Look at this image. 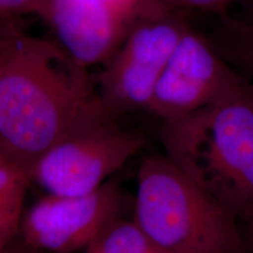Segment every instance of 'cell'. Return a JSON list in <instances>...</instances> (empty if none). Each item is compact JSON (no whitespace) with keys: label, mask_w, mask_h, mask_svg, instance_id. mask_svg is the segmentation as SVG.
I'll use <instances>...</instances> for the list:
<instances>
[{"label":"cell","mask_w":253,"mask_h":253,"mask_svg":"<svg viewBox=\"0 0 253 253\" xmlns=\"http://www.w3.org/2000/svg\"><path fill=\"white\" fill-rule=\"evenodd\" d=\"M88 69L54 39L0 23V155L27 176L50 147L114 121Z\"/></svg>","instance_id":"obj_1"},{"label":"cell","mask_w":253,"mask_h":253,"mask_svg":"<svg viewBox=\"0 0 253 253\" xmlns=\"http://www.w3.org/2000/svg\"><path fill=\"white\" fill-rule=\"evenodd\" d=\"M161 144L243 226L253 225V82L240 75L204 108L163 122Z\"/></svg>","instance_id":"obj_2"},{"label":"cell","mask_w":253,"mask_h":253,"mask_svg":"<svg viewBox=\"0 0 253 253\" xmlns=\"http://www.w3.org/2000/svg\"><path fill=\"white\" fill-rule=\"evenodd\" d=\"M132 219L157 253H249L242 224L167 155L137 170Z\"/></svg>","instance_id":"obj_3"},{"label":"cell","mask_w":253,"mask_h":253,"mask_svg":"<svg viewBox=\"0 0 253 253\" xmlns=\"http://www.w3.org/2000/svg\"><path fill=\"white\" fill-rule=\"evenodd\" d=\"M191 25L186 14L149 0L128 34L103 65L97 87L108 116L147 112L161 75L177 43Z\"/></svg>","instance_id":"obj_4"},{"label":"cell","mask_w":253,"mask_h":253,"mask_svg":"<svg viewBox=\"0 0 253 253\" xmlns=\"http://www.w3.org/2000/svg\"><path fill=\"white\" fill-rule=\"evenodd\" d=\"M145 144L143 132L107 121L50 147L33 164L28 177L47 195H87L108 182Z\"/></svg>","instance_id":"obj_5"},{"label":"cell","mask_w":253,"mask_h":253,"mask_svg":"<svg viewBox=\"0 0 253 253\" xmlns=\"http://www.w3.org/2000/svg\"><path fill=\"white\" fill-rule=\"evenodd\" d=\"M123 208L125 195L113 179L87 195H46L25 211L18 237L42 251L79 253L123 217Z\"/></svg>","instance_id":"obj_6"},{"label":"cell","mask_w":253,"mask_h":253,"mask_svg":"<svg viewBox=\"0 0 253 253\" xmlns=\"http://www.w3.org/2000/svg\"><path fill=\"white\" fill-rule=\"evenodd\" d=\"M240 75L208 36L190 27L170 56L147 112L161 123L185 118L216 101Z\"/></svg>","instance_id":"obj_7"},{"label":"cell","mask_w":253,"mask_h":253,"mask_svg":"<svg viewBox=\"0 0 253 253\" xmlns=\"http://www.w3.org/2000/svg\"><path fill=\"white\" fill-rule=\"evenodd\" d=\"M34 15L49 27L56 42L87 68L108 61L132 25L104 0H40Z\"/></svg>","instance_id":"obj_8"},{"label":"cell","mask_w":253,"mask_h":253,"mask_svg":"<svg viewBox=\"0 0 253 253\" xmlns=\"http://www.w3.org/2000/svg\"><path fill=\"white\" fill-rule=\"evenodd\" d=\"M30 184L27 173L0 155V253L17 238Z\"/></svg>","instance_id":"obj_9"},{"label":"cell","mask_w":253,"mask_h":253,"mask_svg":"<svg viewBox=\"0 0 253 253\" xmlns=\"http://www.w3.org/2000/svg\"><path fill=\"white\" fill-rule=\"evenodd\" d=\"M208 37L218 53L253 82V21L224 14Z\"/></svg>","instance_id":"obj_10"},{"label":"cell","mask_w":253,"mask_h":253,"mask_svg":"<svg viewBox=\"0 0 253 253\" xmlns=\"http://www.w3.org/2000/svg\"><path fill=\"white\" fill-rule=\"evenodd\" d=\"M167 7L181 13H210L218 17L229 13V8L242 0H160Z\"/></svg>","instance_id":"obj_11"},{"label":"cell","mask_w":253,"mask_h":253,"mask_svg":"<svg viewBox=\"0 0 253 253\" xmlns=\"http://www.w3.org/2000/svg\"><path fill=\"white\" fill-rule=\"evenodd\" d=\"M40 0H0V23H11L34 14Z\"/></svg>","instance_id":"obj_12"},{"label":"cell","mask_w":253,"mask_h":253,"mask_svg":"<svg viewBox=\"0 0 253 253\" xmlns=\"http://www.w3.org/2000/svg\"><path fill=\"white\" fill-rule=\"evenodd\" d=\"M104 1L108 2L126 20L134 23L135 18L137 17L149 0H104Z\"/></svg>","instance_id":"obj_13"},{"label":"cell","mask_w":253,"mask_h":253,"mask_svg":"<svg viewBox=\"0 0 253 253\" xmlns=\"http://www.w3.org/2000/svg\"><path fill=\"white\" fill-rule=\"evenodd\" d=\"M1 253H50V252L42 251V250L33 248V246L28 245L27 243H25L24 240H21L17 236V238H15Z\"/></svg>","instance_id":"obj_14"},{"label":"cell","mask_w":253,"mask_h":253,"mask_svg":"<svg viewBox=\"0 0 253 253\" xmlns=\"http://www.w3.org/2000/svg\"><path fill=\"white\" fill-rule=\"evenodd\" d=\"M245 231V237H246V243H248V249L249 253H253V225L250 226H243Z\"/></svg>","instance_id":"obj_15"},{"label":"cell","mask_w":253,"mask_h":253,"mask_svg":"<svg viewBox=\"0 0 253 253\" xmlns=\"http://www.w3.org/2000/svg\"><path fill=\"white\" fill-rule=\"evenodd\" d=\"M240 2H244V5H245L246 13H248V17H246V19L253 21V0H242Z\"/></svg>","instance_id":"obj_16"}]
</instances>
